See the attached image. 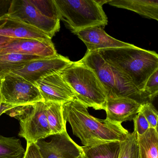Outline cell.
<instances>
[{"label": "cell", "instance_id": "obj_22", "mask_svg": "<svg viewBox=\"0 0 158 158\" xmlns=\"http://www.w3.org/2000/svg\"><path fill=\"white\" fill-rule=\"evenodd\" d=\"M120 150L118 158H137L139 148L137 135L135 131L129 133L124 141L120 142Z\"/></svg>", "mask_w": 158, "mask_h": 158}, {"label": "cell", "instance_id": "obj_25", "mask_svg": "<svg viewBox=\"0 0 158 158\" xmlns=\"http://www.w3.org/2000/svg\"><path fill=\"white\" fill-rule=\"evenodd\" d=\"M144 90L151 102L157 97L158 94V69L148 78Z\"/></svg>", "mask_w": 158, "mask_h": 158}, {"label": "cell", "instance_id": "obj_10", "mask_svg": "<svg viewBox=\"0 0 158 158\" xmlns=\"http://www.w3.org/2000/svg\"><path fill=\"white\" fill-rule=\"evenodd\" d=\"M52 136L50 141L41 139L35 143L43 158H77L85 153L67 131Z\"/></svg>", "mask_w": 158, "mask_h": 158}, {"label": "cell", "instance_id": "obj_7", "mask_svg": "<svg viewBox=\"0 0 158 158\" xmlns=\"http://www.w3.org/2000/svg\"><path fill=\"white\" fill-rule=\"evenodd\" d=\"M43 101L37 87L11 73L0 78V102L22 106Z\"/></svg>", "mask_w": 158, "mask_h": 158}, {"label": "cell", "instance_id": "obj_14", "mask_svg": "<svg viewBox=\"0 0 158 158\" xmlns=\"http://www.w3.org/2000/svg\"><path fill=\"white\" fill-rule=\"evenodd\" d=\"M141 103L130 98L107 97L104 110L106 120L112 123L131 121L139 112Z\"/></svg>", "mask_w": 158, "mask_h": 158}, {"label": "cell", "instance_id": "obj_29", "mask_svg": "<svg viewBox=\"0 0 158 158\" xmlns=\"http://www.w3.org/2000/svg\"><path fill=\"white\" fill-rule=\"evenodd\" d=\"M14 38H13L7 37L0 36V48L10 42L14 40Z\"/></svg>", "mask_w": 158, "mask_h": 158}, {"label": "cell", "instance_id": "obj_20", "mask_svg": "<svg viewBox=\"0 0 158 158\" xmlns=\"http://www.w3.org/2000/svg\"><path fill=\"white\" fill-rule=\"evenodd\" d=\"M82 148L85 155L88 158H118L120 150V142Z\"/></svg>", "mask_w": 158, "mask_h": 158}, {"label": "cell", "instance_id": "obj_31", "mask_svg": "<svg viewBox=\"0 0 158 158\" xmlns=\"http://www.w3.org/2000/svg\"><path fill=\"white\" fill-rule=\"evenodd\" d=\"M140 158V156H139V153L138 152V158Z\"/></svg>", "mask_w": 158, "mask_h": 158}, {"label": "cell", "instance_id": "obj_26", "mask_svg": "<svg viewBox=\"0 0 158 158\" xmlns=\"http://www.w3.org/2000/svg\"><path fill=\"white\" fill-rule=\"evenodd\" d=\"M133 120L134 123V131L136 133L138 136L142 135L150 128L148 121L139 112Z\"/></svg>", "mask_w": 158, "mask_h": 158}, {"label": "cell", "instance_id": "obj_5", "mask_svg": "<svg viewBox=\"0 0 158 158\" xmlns=\"http://www.w3.org/2000/svg\"><path fill=\"white\" fill-rule=\"evenodd\" d=\"M60 20L73 33L96 26H106L108 18L99 0H54Z\"/></svg>", "mask_w": 158, "mask_h": 158}, {"label": "cell", "instance_id": "obj_18", "mask_svg": "<svg viewBox=\"0 0 158 158\" xmlns=\"http://www.w3.org/2000/svg\"><path fill=\"white\" fill-rule=\"evenodd\" d=\"M46 105V116L52 135L66 131V122L63 114V103L44 102Z\"/></svg>", "mask_w": 158, "mask_h": 158}, {"label": "cell", "instance_id": "obj_28", "mask_svg": "<svg viewBox=\"0 0 158 158\" xmlns=\"http://www.w3.org/2000/svg\"><path fill=\"white\" fill-rule=\"evenodd\" d=\"M15 107H17V106L0 102V116L2 114L6 113L8 111Z\"/></svg>", "mask_w": 158, "mask_h": 158}, {"label": "cell", "instance_id": "obj_32", "mask_svg": "<svg viewBox=\"0 0 158 158\" xmlns=\"http://www.w3.org/2000/svg\"></svg>", "mask_w": 158, "mask_h": 158}, {"label": "cell", "instance_id": "obj_2", "mask_svg": "<svg viewBox=\"0 0 158 158\" xmlns=\"http://www.w3.org/2000/svg\"><path fill=\"white\" fill-rule=\"evenodd\" d=\"M96 52L108 64L126 76L140 92L146 95L144 90L146 82L158 69V55L156 52L136 46Z\"/></svg>", "mask_w": 158, "mask_h": 158}, {"label": "cell", "instance_id": "obj_9", "mask_svg": "<svg viewBox=\"0 0 158 158\" xmlns=\"http://www.w3.org/2000/svg\"><path fill=\"white\" fill-rule=\"evenodd\" d=\"M73 63L68 58L58 54L31 61L13 73L35 85L47 77L60 73Z\"/></svg>", "mask_w": 158, "mask_h": 158}, {"label": "cell", "instance_id": "obj_17", "mask_svg": "<svg viewBox=\"0 0 158 158\" xmlns=\"http://www.w3.org/2000/svg\"><path fill=\"white\" fill-rule=\"evenodd\" d=\"M41 58L45 57L13 52L0 53V78L22 68L29 62Z\"/></svg>", "mask_w": 158, "mask_h": 158}, {"label": "cell", "instance_id": "obj_23", "mask_svg": "<svg viewBox=\"0 0 158 158\" xmlns=\"http://www.w3.org/2000/svg\"><path fill=\"white\" fill-rule=\"evenodd\" d=\"M30 1L43 16L52 20L60 21V14L54 0Z\"/></svg>", "mask_w": 158, "mask_h": 158}, {"label": "cell", "instance_id": "obj_6", "mask_svg": "<svg viewBox=\"0 0 158 158\" xmlns=\"http://www.w3.org/2000/svg\"><path fill=\"white\" fill-rule=\"evenodd\" d=\"M6 113L19 120L20 127L18 135L24 138L27 143H36L52 136L47 121L44 101L18 106Z\"/></svg>", "mask_w": 158, "mask_h": 158}, {"label": "cell", "instance_id": "obj_11", "mask_svg": "<svg viewBox=\"0 0 158 158\" xmlns=\"http://www.w3.org/2000/svg\"><path fill=\"white\" fill-rule=\"evenodd\" d=\"M44 102L63 103L75 98L71 88L59 73L47 77L35 84Z\"/></svg>", "mask_w": 158, "mask_h": 158}, {"label": "cell", "instance_id": "obj_3", "mask_svg": "<svg viewBox=\"0 0 158 158\" xmlns=\"http://www.w3.org/2000/svg\"><path fill=\"white\" fill-rule=\"evenodd\" d=\"M60 73L76 99L87 108L104 110L107 93L93 70L78 61L73 62Z\"/></svg>", "mask_w": 158, "mask_h": 158}, {"label": "cell", "instance_id": "obj_15", "mask_svg": "<svg viewBox=\"0 0 158 158\" xmlns=\"http://www.w3.org/2000/svg\"><path fill=\"white\" fill-rule=\"evenodd\" d=\"M0 36L51 41L52 39L44 32L24 23L8 16H0Z\"/></svg>", "mask_w": 158, "mask_h": 158}, {"label": "cell", "instance_id": "obj_27", "mask_svg": "<svg viewBox=\"0 0 158 158\" xmlns=\"http://www.w3.org/2000/svg\"><path fill=\"white\" fill-rule=\"evenodd\" d=\"M23 158H43L35 143H27V148Z\"/></svg>", "mask_w": 158, "mask_h": 158}, {"label": "cell", "instance_id": "obj_24", "mask_svg": "<svg viewBox=\"0 0 158 158\" xmlns=\"http://www.w3.org/2000/svg\"><path fill=\"white\" fill-rule=\"evenodd\" d=\"M148 123L150 128L158 129V113L152 102H145L140 105L139 110Z\"/></svg>", "mask_w": 158, "mask_h": 158}, {"label": "cell", "instance_id": "obj_13", "mask_svg": "<svg viewBox=\"0 0 158 158\" xmlns=\"http://www.w3.org/2000/svg\"><path fill=\"white\" fill-rule=\"evenodd\" d=\"M8 52L40 57H52L58 54L52 40L26 38H14L0 48V53Z\"/></svg>", "mask_w": 158, "mask_h": 158}, {"label": "cell", "instance_id": "obj_1", "mask_svg": "<svg viewBox=\"0 0 158 158\" xmlns=\"http://www.w3.org/2000/svg\"><path fill=\"white\" fill-rule=\"evenodd\" d=\"M64 121L72 127L73 134L84 147H93L112 142H121L129 132L121 123L101 120L90 115L88 108L76 99L63 104Z\"/></svg>", "mask_w": 158, "mask_h": 158}, {"label": "cell", "instance_id": "obj_21", "mask_svg": "<svg viewBox=\"0 0 158 158\" xmlns=\"http://www.w3.org/2000/svg\"><path fill=\"white\" fill-rule=\"evenodd\" d=\"M25 152L20 139L0 135V158H23Z\"/></svg>", "mask_w": 158, "mask_h": 158}, {"label": "cell", "instance_id": "obj_4", "mask_svg": "<svg viewBox=\"0 0 158 158\" xmlns=\"http://www.w3.org/2000/svg\"><path fill=\"white\" fill-rule=\"evenodd\" d=\"M80 62L93 70L106 90L107 97L130 98L139 103L149 102L129 78L108 64L96 51L88 52Z\"/></svg>", "mask_w": 158, "mask_h": 158}, {"label": "cell", "instance_id": "obj_30", "mask_svg": "<svg viewBox=\"0 0 158 158\" xmlns=\"http://www.w3.org/2000/svg\"><path fill=\"white\" fill-rule=\"evenodd\" d=\"M77 158H88L85 155V153L84 154H82V155H80L79 157H78Z\"/></svg>", "mask_w": 158, "mask_h": 158}, {"label": "cell", "instance_id": "obj_16", "mask_svg": "<svg viewBox=\"0 0 158 158\" xmlns=\"http://www.w3.org/2000/svg\"><path fill=\"white\" fill-rule=\"evenodd\" d=\"M108 3L158 21V0H109Z\"/></svg>", "mask_w": 158, "mask_h": 158}, {"label": "cell", "instance_id": "obj_8", "mask_svg": "<svg viewBox=\"0 0 158 158\" xmlns=\"http://www.w3.org/2000/svg\"><path fill=\"white\" fill-rule=\"evenodd\" d=\"M6 14L44 32L51 39L60 27V21L43 16L30 0L12 1Z\"/></svg>", "mask_w": 158, "mask_h": 158}, {"label": "cell", "instance_id": "obj_19", "mask_svg": "<svg viewBox=\"0 0 158 158\" xmlns=\"http://www.w3.org/2000/svg\"><path fill=\"white\" fill-rule=\"evenodd\" d=\"M140 158H158V129L149 128L142 135H137Z\"/></svg>", "mask_w": 158, "mask_h": 158}, {"label": "cell", "instance_id": "obj_12", "mask_svg": "<svg viewBox=\"0 0 158 158\" xmlns=\"http://www.w3.org/2000/svg\"><path fill=\"white\" fill-rule=\"evenodd\" d=\"M104 27L96 26L82 29L74 34L85 44L88 52L115 48H133L135 46L112 37L105 32Z\"/></svg>", "mask_w": 158, "mask_h": 158}]
</instances>
